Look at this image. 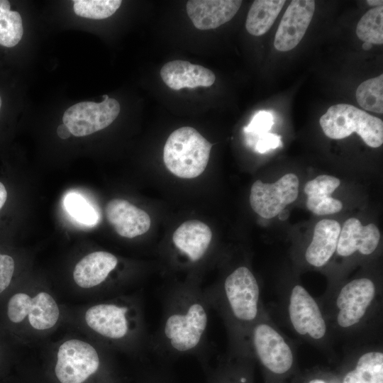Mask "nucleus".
<instances>
[{"label": "nucleus", "instance_id": "nucleus-29", "mask_svg": "<svg viewBox=\"0 0 383 383\" xmlns=\"http://www.w3.org/2000/svg\"><path fill=\"white\" fill-rule=\"evenodd\" d=\"M273 123L274 118L270 112L260 111L254 116L250 123L244 127L243 131L257 139L261 135L267 133Z\"/></svg>", "mask_w": 383, "mask_h": 383}, {"label": "nucleus", "instance_id": "nucleus-25", "mask_svg": "<svg viewBox=\"0 0 383 383\" xmlns=\"http://www.w3.org/2000/svg\"><path fill=\"white\" fill-rule=\"evenodd\" d=\"M356 99L364 109L383 113V74L362 82L356 90Z\"/></svg>", "mask_w": 383, "mask_h": 383}, {"label": "nucleus", "instance_id": "nucleus-5", "mask_svg": "<svg viewBox=\"0 0 383 383\" xmlns=\"http://www.w3.org/2000/svg\"><path fill=\"white\" fill-rule=\"evenodd\" d=\"M7 316L13 323H24L33 331L43 332L55 326L60 311L55 299L48 292H19L10 298Z\"/></svg>", "mask_w": 383, "mask_h": 383}, {"label": "nucleus", "instance_id": "nucleus-10", "mask_svg": "<svg viewBox=\"0 0 383 383\" xmlns=\"http://www.w3.org/2000/svg\"><path fill=\"white\" fill-rule=\"evenodd\" d=\"M252 340L256 355L269 370L283 374L291 368L292 350L282 336L270 325H256L252 329Z\"/></svg>", "mask_w": 383, "mask_h": 383}, {"label": "nucleus", "instance_id": "nucleus-37", "mask_svg": "<svg viewBox=\"0 0 383 383\" xmlns=\"http://www.w3.org/2000/svg\"><path fill=\"white\" fill-rule=\"evenodd\" d=\"M309 383H326V382L321 379H313L310 381Z\"/></svg>", "mask_w": 383, "mask_h": 383}, {"label": "nucleus", "instance_id": "nucleus-15", "mask_svg": "<svg viewBox=\"0 0 383 383\" xmlns=\"http://www.w3.org/2000/svg\"><path fill=\"white\" fill-rule=\"evenodd\" d=\"M242 2L240 0H189L186 10L196 28L209 30L231 20Z\"/></svg>", "mask_w": 383, "mask_h": 383}, {"label": "nucleus", "instance_id": "nucleus-38", "mask_svg": "<svg viewBox=\"0 0 383 383\" xmlns=\"http://www.w3.org/2000/svg\"><path fill=\"white\" fill-rule=\"evenodd\" d=\"M1 96H0V109H1Z\"/></svg>", "mask_w": 383, "mask_h": 383}, {"label": "nucleus", "instance_id": "nucleus-12", "mask_svg": "<svg viewBox=\"0 0 383 383\" xmlns=\"http://www.w3.org/2000/svg\"><path fill=\"white\" fill-rule=\"evenodd\" d=\"M375 294V286L367 278L354 279L340 290L336 300L339 309L338 323L343 328L350 327L365 315Z\"/></svg>", "mask_w": 383, "mask_h": 383}, {"label": "nucleus", "instance_id": "nucleus-4", "mask_svg": "<svg viewBox=\"0 0 383 383\" xmlns=\"http://www.w3.org/2000/svg\"><path fill=\"white\" fill-rule=\"evenodd\" d=\"M319 123L325 135L332 139H343L355 132L370 147L383 143L382 121L350 104L331 106Z\"/></svg>", "mask_w": 383, "mask_h": 383}, {"label": "nucleus", "instance_id": "nucleus-24", "mask_svg": "<svg viewBox=\"0 0 383 383\" xmlns=\"http://www.w3.org/2000/svg\"><path fill=\"white\" fill-rule=\"evenodd\" d=\"M23 33L19 13L11 11L9 1L0 0V45L7 48L16 45Z\"/></svg>", "mask_w": 383, "mask_h": 383}, {"label": "nucleus", "instance_id": "nucleus-18", "mask_svg": "<svg viewBox=\"0 0 383 383\" xmlns=\"http://www.w3.org/2000/svg\"><path fill=\"white\" fill-rule=\"evenodd\" d=\"M118 264V258L111 252H91L76 264L73 271L74 281L82 289L99 287L106 281Z\"/></svg>", "mask_w": 383, "mask_h": 383}, {"label": "nucleus", "instance_id": "nucleus-31", "mask_svg": "<svg viewBox=\"0 0 383 383\" xmlns=\"http://www.w3.org/2000/svg\"><path fill=\"white\" fill-rule=\"evenodd\" d=\"M281 144V137L278 135L266 133L256 140L255 149L260 153H264L271 149H275Z\"/></svg>", "mask_w": 383, "mask_h": 383}, {"label": "nucleus", "instance_id": "nucleus-2", "mask_svg": "<svg viewBox=\"0 0 383 383\" xmlns=\"http://www.w3.org/2000/svg\"><path fill=\"white\" fill-rule=\"evenodd\" d=\"M84 321L101 339L117 345L137 347L146 341L143 313L137 299L119 297L94 304L85 311Z\"/></svg>", "mask_w": 383, "mask_h": 383}, {"label": "nucleus", "instance_id": "nucleus-7", "mask_svg": "<svg viewBox=\"0 0 383 383\" xmlns=\"http://www.w3.org/2000/svg\"><path fill=\"white\" fill-rule=\"evenodd\" d=\"M223 289L226 306L235 320L250 323L257 318L260 288L248 267H239L227 276Z\"/></svg>", "mask_w": 383, "mask_h": 383}, {"label": "nucleus", "instance_id": "nucleus-34", "mask_svg": "<svg viewBox=\"0 0 383 383\" xmlns=\"http://www.w3.org/2000/svg\"><path fill=\"white\" fill-rule=\"evenodd\" d=\"M367 3L370 6L377 7V6H382L383 1H382V0H367Z\"/></svg>", "mask_w": 383, "mask_h": 383}, {"label": "nucleus", "instance_id": "nucleus-30", "mask_svg": "<svg viewBox=\"0 0 383 383\" xmlns=\"http://www.w3.org/2000/svg\"><path fill=\"white\" fill-rule=\"evenodd\" d=\"M14 268L13 259L8 255L0 253V294L9 286Z\"/></svg>", "mask_w": 383, "mask_h": 383}, {"label": "nucleus", "instance_id": "nucleus-8", "mask_svg": "<svg viewBox=\"0 0 383 383\" xmlns=\"http://www.w3.org/2000/svg\"><path fill=\"white\" fill-rule=\"evenodd\" d=\"M101 103L82 101L67 109L63 115V123L72 135L86 136L109 126L117 118L120 104L115 99L104 95Z\"/></svg>", "mask_w": 383, "mask_h": 383}, {"label": "nucleus", "instance_id": "nucleus-17", "mask_svg": "<svg viewBox=\"0 0 383 383\" xmlns=\"http://www.w3.org/2000/svg\"><path fill=\"white\" fill-rule=\"evenodd\" d=\"M160 76L165 84L174 90L211 86L216 79L214 73L199 65L184 60H172L165 64Z\"/></svg>", "mask_w": 383, "mask_h": 383}, {"label": "nucleus", "instance_id": "nucleus-33", "mask_svg": "<svg viewBox=\"0 0 383 383\" xmlns=\"http://www.w3.org/2000/svg\"><path fill=\"white\" fill-rule=\"evenodd\" d=\"M7 199V191L4 185L0 182V209L4 205Z\"/></svg>", "mask_w": 383, "mask_h": 383}, {"label": "nucleus", "instance_id": "nucleus-6", "mask_svg": "<svg viewBox=\"0 0 383 383\" xmlns=\"http://www.w3.org/2000/svg\"><path fill=\"white\" fill-rule=\"evenodd\" d=\"M101 364L97 349L77 338L62 342L57 348L55 373L60 383H83Z\"/></svg>", "mask_w": 383, "mask_h": 383}, {"label": "nucleus", "instance_id": "nucleus-1", "mask_svg": "<svg viewBox=\"0 0 383 383\" xmlns=\"http://www.w3.org/2000/svg\"><path fill=\"white\" fill-rule=\"evenodd\" d=\"M210 307L205 292L198 288L167 293L160 325L150 346L172 355L200 351L206 340Z\"/></svg>", "mask_w": 383, "mask_h": 383}, {"label": "nucleus", "instance_id": "nucleus-3", "mask_svg": "<svg viewBox=\"0 0 383 383\" xmlns=\"http://www.w3.org/2000/svg\"><path fill=\"white\" fill-rule=\"evenodd\" d=\"M212 144L192 127H182L168 137L163 149L167 170L182 179H192L205 170Z\"/></svg>", "mask_w": 383, "mask_h": 383}, {"label": "nucleus", "instance_id": "nucleus-36", "mask_svg": "<svg viewBox=\"0 0 383 383\" xmlns=\"http://www.w3.org/2000/svg\"><path fill=\"white\" fill-rule=\"evenodd\" d=\"M372 46V44H371L370 43H364L362 44V48L365 50H368L371 49Z\"/></svg>", "mask_w": 383, "mask_h": 383}, {"label": "nucleus", "instance_id": "nucleus-22", "mask_svg": "<svg viewBox=\"0 0 383 383\" xmlns=\"http://www.w3.org/2000/svg\"><path fill=\"white\" fill-rule=\"evenodd\" d=\"M284 0H256L248 13L245 28L255 36L265 34L271 28L285 4Z\"/></svg>", "mask_w": 383, "mask_h": 383}, {"label": "nucleus", "instance_id": "nucleus-26", "mask_svg": "<svg viewBox=\"0 0 383 383\" xmlns=\"http://www.w3.org/2000/svg\"><path fill=\"white\" fill-rule=\"evenodd\" d=\"M356 34L365 43H383V6L369 10L359 21Z\"/></svg>", "mask_w": 383, "mask_h": 383}, {"label": "nucleus", "instance_id": "nucleus-28", "mask_svg": "<svg viewBox=\"0 0 383 383\" xmlns=\"http://www.w3.org/2000/svg\"><path fill=\"white\" fill-rule=\"evenodd\" d=\"M67 212L79 222L93 225L98 220L94 209L84 198L76 193H70L65 198Z\"/></svg>", "mask_w": 383, "mask_h": 383}, {"label": "nucleus", "instance_id": "nucleus-20", "mask_svg": "<svg viewBox=\"0 0 383 383\" xmlns=\"http://www.w3.org/2000/svg\"><path fill=\"white\" fill-rule=\"evenodd\" d=\"M340 184L339 179L326 174L316 177L309 181L304 189L308 196L306 205L307 209L317 215L332 214L339 212L342 202L331 196V194Z\"/></svg>", "mask_w": 383, "mask_h": 383}, {"label": "nucleus", "instance_id": "nucleus-9", "mask_svg": "<svg viewBox=\"0 0 383 383\" xmlns=\"http://www.w3.org/2000/svg\"><path fill=\"white\" fill-rule=\"evenodd\" d=\"M299 185V179L293 173L284 174L272 184L257 180L250 189V206L261 217L274 218L296 200Z\"/></svg>", "mask_w": 383, "mask_h": 383}, {"label": "nucleus", "instance_id": "nucleus-23", "mask_svg": "<svg viewBox=\"0 0 383 383\" xmlns=\"http://www.w3.org/2000/svg\"><path fill=\"white\" fill-rule=\"evenodd\" d=\"M343 383H383V353L371 351L362 355Z\"/></svg>", "mask_w": 383, "mask_h": 383}, {"label": "nucleus", "instance_id": "nucleus-35", "mask_svg": "<svg viewBox=\"0 0 383 383\" xmlns=\"http://www.w3.org/2000/svg\"><path fill=\"white\" fill-rule=\"evenodd\" d=\"M278 215L280 220H286L289 216V212L288 211L284 209Z\"/></svg>", "mask_w": 383, "mask_h": 383}, {"label": "nucleus", "instance_id": "nucleus-27", "mask_svg": "<svg viewBox=\"0 0 383 383\" xmlns=\"http://www.w3.org/2000/svg\"><path fill=\"white\" fill-rule=\"evenodd\" d=\"M74 13L81 17L104 19L112 16L121 5V0H76Z\"/></svg>", "mask_w": 383, "mask_h": 383}, {"label": "nucleus", "instance_id": "nucleus-11", "mask_svg": "<svg viewBox=\"0 0 383 383\" xmlns=\"http://www.w3.org/2000/svg\"><path fill=\"white\" fill-rule=\"evenodd\" d=\"M315 10L313 0H293L286 9L275 34L274 48L282 52L294 48L303 38Z\"/></svg>", "mask_w": 383, "mask_h": 383}, {"label": "nucleus", "instance_id": "nucleus-13", "mask_svg": "<svg viewBox=\"0 0 383 383\" xmlns=\"http://www.w3.org/2000/svg\"><path fill=\"white\" fill-rule=\"evenodd\" d=\"M289 313L294 328L300 335L308 334L314 339L324 336L326 326L319 307L301 285H296L292 289Z\"/></svg>", "mask_w": 383, "mask_h": 383}, {"label": "nucleus", "instance_id": "nucleus-16", "mask_svg": "<svg viewBox=\"0 0 383 383\" xmlns=\"http://www.w3.org/2000/svg\"><path fill=\"white\" fill-rule=\"evenodd\" d=\"M379 238V231L374 224L363 226L357 218H350L340 229L336 250L343 257L350 256L356 251L370 255L377 248Z\"/></svg>", "mask_w": 383, "mask_h": 383}, {"label": "nucleus", "instance_id": "nucleus-32", "mask_svg": "<svg viewBox=\"0 0 383 383\" xmlns=\"http://www.w3.org/2000/svg\"><path fill=\"white\" fill-rule=\"evenodd\" d=\"M57 133L62 139H67L71 135L69 128L64 123L58 126Z\"/></svg>", "mask_w": 383, "mask_h": 383}, {"label": "nucleus", "instance_id": "nucleus-14", "mask_svg": "<svg viewBox=\"0 0 383 383\" xmlns=\"http://www.w3.org/2000/svg\"><path fill=\"white\" fill-rule=\"evenodd\" d=\"M106 217L116 232L123 238H133L150 228V216L129 201L121 199L109 201L105 208Z\"/></svg>", "mask_w": 383, "mask_h": 383}, {"label": "nucleus", "instance_id": "nucleus-19", "mask_svg": "<svg viewBox=\"0 0 383 383\" xmlns=\"http://www.w3.org/2000/svg\"><path fill=\"white\" fill-rule=\"evenodd\" d=\"M212 238L210 228L199 220H189L174 232L175 248L192 262L201 260L207 252Z\"/></svg>", "mask_w": 383, "mask_h": 383}, {"label": "nucleus", "instance_id": "nucleus-21", "mask_svg": "<svg viewBox=\"0 0 383 383\" xmlns=\"http://www.w3.org/2000/svg\"><path fill=\"white\" fill-rule=\"evenodd\" d=\"M340 232V223L323 219L315 226L312 240L306 249V261L315 267L324 265L335 252Z\"/></svg>", "mask_w": 383, "mask_h": 383}]
</instances>
